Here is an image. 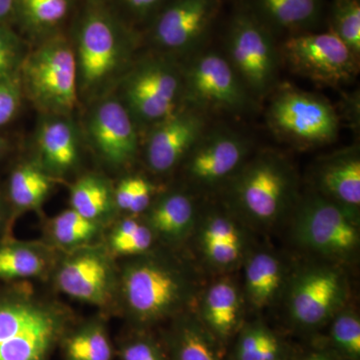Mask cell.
Here are the masks:
<instances>
[{
	"mask_svg": "<svg viewBox=\"0 0 360 360\" xmlns=\"http://www.w3.org/2000/svg\"><path fill=\"white\" fill-rule=\"evenodd\" d=\"M227 184L233 212L257 227L276 224L295 200V169L271 151L246 160Z\"/></svg>",
	"mask_w": 360,
	"mask_h": 360,
	"instance_id": "6da1fadb",
	"label": "cell"
},
{
	"mask_svg": "<svg viewBox=\"0 0 360 360\" xmlns=\"http://www.w3.org/2000/svg\"><path fill=\"white\" fill-rule=\"evenodd\" d=\"M193 288L188 274L158 258L132 262L122 277L123 297L139 323H155L174 314L191 302Z\"/></svg>",
	"mask_w": 360,
	"mask_h": 360,
	"instance_id": "7a4b0ae2",
	"label": "cell"
},
{
	"mask_svg": "<svg viewBox=\"0 0 360 360\" xmlns=\"http://www.w3.org/2000/svg\"><path fill=\"white\" fill-rule=\"evenodd\" d=\"M292 232L296 243L305 250L348 262L359 248V213L315 193L298 205Z\"/></svg>",
	"mask_w": 360,
	"mask_h": 360,
	"instance_id": "3957f363",
	"label": "cell"
},
{
	"mask_svg": "<svg viewBox=\"0 0 360 360\" xmlns=\"http://www.w3.org/2000/svg\"><path fill=\"white\" fill-rule=\"evenodd\" d=\"M267 123L281 141L302 148L331 143L340 130V117L328 101L291 85H283L274 94Z\"/></svg>",
	"mask_w": 360,
	"mask_h": 360,
	"instance_id": "277c9868",
	"label": "cell"
},
{
	"mask_svg": "<svg viewBox=\"0 0 360 360\" xmlns=\"http://www.w3.org/2000/svg\"><path fill=\"white\" fill-rule=\"evenodd\" d=\"M225 58L251 96H266L276 89L278 49L269 28L252 11H238L232 18Z\"/></svg>",
	"mask_w": 360,
	"mask_h": 360,
	"instance_id": "5b68a950",
	"label": "cell"
},
{
	"mask_svg": "<svg viewBox=\"0 0 360 360\" xmlns=\"http://www.w3.org/2000/svg\"><path fill=\"white\" fill-rule=\"evenodd\" d=\"M278 52L291 72L323 86L349 84L359 72V58L331 30L296 33Z\"/></svg>",
	"mask_w": 360,
	"mask_h": 360,
	"instance_id": "8992f818",
	"label": "cell"
},
{
	"mask_svg": "<svg viewBox=\"0 0 360 360\" xmlns=\"http://www.w3.org/2000/svg\"><path fill=\"white\" fill-rule=\"evenodd\" d=\"M184 96L201 112H245L251 94L229 61L219 52L202 51L184 75Z\"/></svg>",
	"mask_w": 360,
	"mask_h": 360,
	"instance_id": "52a82bcc",
	"label": "cell"
},
{
	"mask_svg": "<svg viewBox=\"0 0 360 360\" xmlns=\"http://www.w3.org/2000/svg\"><path fill=\"white\" fill-rule=\"evenodd\" d=\"M61 331L51 309L26 302L0 304V360H47Z\"/></svg>",
	"mask_w": 360,
	"mask_h": 360,
	"instance_id": "ba28073f",
	"label": "cell"
},
{
	"mask_svg": "<svg viewBox=\"0 0 360 360\" xmlns=\"http://www.w3.org/2000/svg\"><path fill=\"white\" fill-rule=\"evenodd\" d=\"M77 63L68 42L54 39L42 45L25 63L28 89L44 108L68 112L77 103Z\"/></svg>",
	"mask_w": 360,
	"mask_h": 360,
	"instance_id": "9c48e42d",
	"label": "cell"
},
{
	"mask_svg": "<svg viewBox=\"0 0 360 360\" xmlns=\"http://www.w3.org/2000/svg\"><path fill=\"white\" fill-rule=\"evenodd\" d=\"M348 284L345 274L333 266L302 270L293 279L288 292L291 321L302 328H316L345 309Z\"/></svg>",
	"mask_w": 360,
	"mask_h": 360,
	"instance_id": "30bf717a",
	"label": "cell"
},
{
	"mask_svg": "<svg viewBox=\"0 0 360 360\" xmlns=\"http://www.w3.org/2000/svg\"><path fill=\"white\" fill-rule=\"evenodd\" d=\"M184 96V75L162 59L146 61L132 73L125 96L141 122L158 123L176 112Z\"/></svg>",
	"mask_w": 360,
	"mask_h": 360,
	"instance_id": "8fae6325",
	"label": "cell"
},
{
	"mask_svg": "<svg viewBox=\"0 0 360 360\" xmlns=\"http://www.w3.org/2000/svg\"><path fill=\"white\" fill-rule=\"evenodd\" d=\"M250 151V141L236 130L207 129L186 158L187 175L202 189L215 188L231 179Z\"/></svg>",
	"mask_w": 360,
	"mask_h": 360,
	"instance_id": "7c38bea8",
	"label": "cell"
},
{
	"mask_svg": "<svg viewBox=\"0 0 360 360\" xmlns=\"http://www.w3.org/2000/svg\"><path fill=\"white\" fill-rule=\"evenodd\" d=\"M78 66L85 84L103 82L118 65L122 35L115 20L103 9L85 13L77 34Z\"/></svg>",
	"mask_w": 360,
	"mask_h": 360,
	"instance_id": "4fadbf2b",
	"label": "cell"
},
{
	"mask_svg": "<svg viewBox=\"0 0 360 360\" xmlns=\"http://www.w3.org/2000/svg\"><path fill=\"white\" fill-rule=\"evenodd\" d=\"M208 129L205 113L193 108L179 110L156 123L146 144V161L156 174L174 169L186 160Z\"/></svg>",
	"mask_w": 360,
	"mask_h": 360,
	"instance_id": "5bb4252c",
	"label": "cell"
},
{
	"mask_svg": "<svg viewBox=\"0 0 360 360\" xmlns=\"http://www.w3.org/2000/svg\"><path fill=\"white\" fill-rule=\"evenodd\" d=\"M217 6V0H174L156 20L153 40L167 51L193 49L207 34Z\"/></svg>",
	"mask_w": 360,
	"mask_h": 360,
	"instance_id": "9a60e30c",
	"label": "cell"
},
{
	"mask_svg": "<svg viewBox=\"0 0 360 360\" xmlns=\"http://www.w3.org/2000/svg\"><path fill=\"white\" fill-rule=\"evenodd\" d=\"M198 248L210 269L226 271L241 262L248 240L234 212L212 207L198 220Z\"/></svg>",
	"mask_w": 360,
	"mask_h": 360,
	"instance_id": "2e32d148",
	"label": "cell"
},
{
	"mask_svg": "<svg viewBox=\"0 0 360 360\" xmlns=\"http://www.w3.org/2000/svg\"><path fill=\"white\" fill-rule=\"evenodd\" d=\"M92 139L101 155L116 165L134 160L137 134L127 108L116 101H108L94 111L89 127Z\"/></svg>",
	"mask_w": 360,
	"mask_h": 360,
	"instance_id": "e0dca14e",
	"label": "cell"
},
{
	"mask_svg": "<svg viewBox=\"0 0 360 360\" xmlns=\"http://www.w3.org/2000/svg\"><path fill=\"white\" fill-rule=\"evenodd\" d=\"M317 191L328 200L359 213L360 156L349 148L326 156L315 172Z\"/></svg>",
	"mask_w": 360,
	"mask_h": 360,
	"instance_id": "ac0fdd59",
	"label": "cell"
},
{
	"mask_svg": "<svg viewBox=\"0 0 360 360\" xmlns=\"http://www.w3.org/2000/svg\"><path fill=\"white\" fill-rule=\"evenodd\" d=\"M58 283L60 290L71 297L101 304L110 295V266L98 253H82L63 264L58 272Z\"/></svg>",
	"mask_w": 360,
	"mask_h": 360,
	"instance_id": "d6986e66",
	"label": "cell"
},
{
	"mask_svg": "<svg viewBox=\"0 0 360 360\" xmlns=\"http://www.w3.org/2000/svg\"><path fill=\"white\" fill-rule=\"evenodd\" d=\"M243 300L236 283L219 278L203 292L200 302V321L213 338L225 340L240 326Z\"/></svg>",
	"mask_w": 360,
	"mask_h": 360,
	"instance_id": "ffe728a7",
	"label": "cell"
},
{
	"mask_svg": "<svg viewBox=\"0 0 360 360\" xmlns=\"http://www.w3.org/2000/svg\"><path fill=\"white\" fill-rule=\"evenodd\" d=\"M148 224L155 236L180 241L188 236L198 222V210L191 196L174 191L149 206Z\"/></svg>",
	"mask_w": 360,
	"mask_h": 360,
	"instance_id": "44dd1931",
	"label": "cell"
},
{
	"mask_svg": "<svg viewBox=\"0 0 360 360\" xmlns=\"http://www.w3.org/2000/svg\"><path fill=\"white\" fill-rule=\"evenodd\" d=\"M245 295L250 307L266 309L276 302L283 290V262L270 251L251 253L245 262Z\"/></svg>",
	"mask_w": 360,
	"mask_h": 360,
	"instance_id": "7402d4cb",
	"label": "cell"
},
{
	"mask_svg": "<svg viewBox=\"0 0 360 360\" xmlns=\"http://www.w3.org/2000/svg\"><path fill=\"white\" fill-rule=\"evenodd\" d=\"M257 15L267 27L297 32L314 25L322 0H253Z\"/></svg>",
	"mask_w": 360,
	"mask_h": 360,
	"instance_id": "603a6c76",
	"label": "cell"
},
{
	"mask_svg": "<svg viewBox=\"0 0 360 360\" xmlns=\"http://www.w3.org/2000/svg\"><path fill=\"white\" fill-rule=\"evenodd\" d=\"M37 142L45 165L56 172H65L78 158L77 134L70 122L47 120L39 129Z\"/></svg>",
	"mask_w": 360,
	"mask_h": 360,
	"instance_id": "cb8c5ba5",
	"label": "cell"
},
{
	"mask_svg": "<svg viewBox=\"0 0 360 360\" xmlns=\"http://www.w3.org/2000/svg\"><path fill=\"white\" fill-rule=\"evenodd\" d=\"M172 360H220L213 336L200 319L184 316L170 340Z\"/></svg>",
	"mask_w": 360,
	"mask_h": 360,
	"instance_id": "d4e9b609",
	"label": "cell"
},
{
	"mask_svg": "<svg viewBox=\"0 0 360 360\" xmlns=\"http://www.w3.org/2000/svg\"><path fill=\"white\" fill-rule=\"evenodd\" d=\"M51 188V180L32 165L18 167L11 175L9 193L18 207L28 210L41 205Z\"/></svg>",
	"mask_w": 360,
	"mask_h": 360,
	"instance_id": "484cf974",
	"label": "cell"
},
{
	"mask_svg": "<svg viewBox=\"0 0 360 360\" xmlns=\"http://www.w3.org/2000/svg\"><path fill=\"white\" fill-rule=\"evenodd\" d=\"M72 210L86 219L94 220L110 210L111 195L108 184L96 176L82 177L71 189Z\"/></svg>",
	"mask_w": 360,
	"mask_h": 360,
	"instance_id": "4316f807",
	"label": "cell"
},
{
	"mask_svg": "<svg viewBox=\"0 0 360 360\" xmlns=\"http://www.w3.org/2000/svg\"><path fill=\"white\" fill-rule=\"evenodd\" d=\"M236 360H274L283 357L278 338L262 323L243 329L236 352Z\"/></svg>",
	"mask_w": 360,
	"mask_h": 360,
	"instance_id": "83f0119b",
	"label": "cell"
},
{
	"mask_svg": "<svg viewBox=\"0 0 360 360\" xmlns=\"http://www.w3.org/2000/svg\"><path fill=\"white\" fill-rule=\"evenodd\" d=\"M68 360H111L112 349L103 326L89 324L77 331L66 343Z\"/></svg>",
	"mask_w": 360,
	"mask_h": 360,
	"instance_id": "f1b7e54d",
	"label": "cell"
},
{
	"mask_svg": "<svg viewBox=\"0 0 360 360\" xmlns=\"http://www.w3.org/2000/svg\"><path fill=\"white\" fill-rule=\"evenodd\" d=\"M70 0H16L25 25L34 30H51L60 25L70 13Z\"/></svg>",
	"mask_w": 360,
	"mask_h": 360,
	"instance_id": "f546056e",
	"label": "cell"
},
{
	"mask_svg": "<svg viewBox=\"0 0 360 360\" xmlns=\"http://www.w3.org/2000/svg\"><path fill=\"white\" fill-rule=\"evenodd\" d=\"M44 257L32 248L8 245L0 248V277L22 278L37 276L44 271Z\"/></svg>",
	"mask_w": 360,
	"mask_h": 360,
	"instance_id": "4dcf8cb0",
	"label": "cell"
},
{
	"mask_svg": "<svg viewBox=\"0 0 360 360\" xmlns=\"http://www.w3.org/2000/svg\"><path fill=\"white\" fill-rule=\"evenodd\" d=\"M331 32L360 56V1L333 0L331 6Z\"/></svg>",
	"mask_w": 360,
	"mask_h": 360,
	"instance_id": "1f68e13d",
	"label": "cell"
},
{
	"mask_svg": "<svg viewBox=\"0 0 360 360\" xmlns=\"http://www.w3.org/2000/svg\"><path fill=\"white\" fill-rule=\"evenodd\" d=\"M155 233L148 224L134 219L123 220L111 236V248L123 255H137L146 252L153 245Z\"/></svg>",
	"mask_w": 360,
	"mask_h": 360,
	"instance_id": "d6a6232c",
	"label": "cell"
},
{
	"mask_svg": "<svg viewBox=\"0 0 360 360\" xmlns=\"http://www.w3.org/2000/svg\"><path fill=\"white\" fill-rule=\"evenodd\" d=\"M330 338L340 352L354 360L360 356V319L354 310L342 309L333 317Z\"/></svg>",
	"mask_w": 360,
	"mask_h": 360,
	"instance_id": "836d02e7",
	"label": "cell"
},
{
	"mask_svg": "<svg viewBox=\"0 0 360 360\" xmlns=\"http://www.w3.org/2000/svg\"><path fill=\"white\" fill-rule=\"evenodd\" d=\"M97 227L94 220L86 219L70 210L60 213L53 220L54 238L63 245H77L96 236Z\"/></svg>",
	"mask_w": 360,
	"mask_h": 360,
	"instance_id": "e575fe53",
	"label": "cell"
},
{
	"mask_svg": "<svg viewBox=\"0 0 360 360\" xmlns=\"http://www.w3.org/2000/svg\"><path fill=\"white\" fill-rule=\"evenodd\" d=\"M153 191L155 187L144 177H127L116 188V205L123 212L132 214L144 212L151 205Z\"/></svg>",
	"mask_w": 360,
	"mask_h": 360,
	"instance_id": "d590c367",
	"label": "cell"
},
{
	"mask_svg": "<svg viewBox=\"0 0 360 360\" xmlns=\"http://www.w3.org/2000/svg\"><path fill=\"white\" fill-rule=\"evenodd\" d=\"M21 53L20 40L6 25H0V82H9Z\"/></svg>",
	"mask_w": 360,
	"mask_h": 360,
	"instance_id": "8d00e7d4",
	"label": "cell"
},
{
	"mask_svg": "<svg viewBox=\"0 0 360 360\" xmlns=\"http://www.w3.org/2000/svg\"><path fill=\"white\" fill-rule=\"evenodd\" d=\"M122 360H167L162 350L148 338H137L122 348Z\"/></svg>",
	"mask_w": 360,
	"mask_h": 360,
	"instance_id": "74e56055",
	"label": "cell"
},
{
	"mask_svg": "<svg viewBox=\"0 0 360 360\" xmlns=\"http://www.w3.org/2000/svg\"><path fill=\"white\" fill-rule=\"evenodd\" d=\"M20 105V94L11 82H0V127L13 120Z\"/></svg>",
	"mask_w": 360,
	"mask_h": 360,
	"instance_id": "f35d334b",
	"label": "cell"
},
{
	"mask_svg": "<svg viewBox=\"0 0 360 360\" xmlns=\"http://www.w3.org/2000/svg\"><path fill=\"white\" fill-rule=\"evenodd\" d=\"M122 1L130 13L139 18H143L153 13L165 0H122Z\"/></svg>",
	"mask_w": 360,
	"mask_h": 360,
	"instance_id": "ab89813d",
	"label": "cell"
},
{
	"mask_svg": "<svg viewBox=\"0 0 360 360\" xmlns=\"http://www.w3.org/2000/svg\"><path fill=\"white\" fill-rule=\"evenodd\" d=\"M16 0H0V25H4V22L11 14L15 13Z\"/></svg>",
	"mask_w": 360,
	"mask_h": 360,
	"instance_id": "60d3db41",
	"label": "cell"
},
{
	"mask_svg": "<svg viewBox=\"0 0 360 360\" xmlns=\"http://www.w3.org/2000/svg\"><path fill=\"white\" fill-rule=\"evenodd\" d=\"M303 360H336L333 357L324 354H311L309 356L305 357Z\"/></svg>",
	"mask_w": 360,
	"mask_h": 360,
	"instance_id": "b9f144b4",
	"label": "cell"
},
{
	"mask_svg": "<svg viewBox=\"0 0 360 360\" xmlns=\"http://www.w3.org/2000/svg\"><path fill=\"white\" fill-rule=\"evenodd\" d=\"M1 146H2V143H1V141H0V153H1Z\"/></svg>",
	"mask_w": 360,
	"mask_h": 360,
	"instance_id": "7bdbcfd3",
	"label": "cell"
},
{
	"mask_svg": "<svg viewBox=\"0 0 360 360\" xmlns=\"http://www.w3.org/2000/svg\"><path fill=\"white\" fill-rule=\"evenodd\" d=\"M274 360H285V359H284V357H281V359H274Z\"/></svg>",
	"mask_w": 360,
	"mask_h": 360,
	"instance_id": "ee69618b",
	"label": "cell"
}]
</instances>
